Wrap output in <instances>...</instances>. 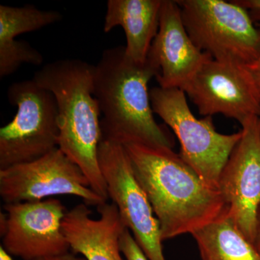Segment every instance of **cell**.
I'll list each match as a JSON object with an SVG mask.
<instances>
[{
  "instance_id": "cell-1",
  "label": "cell",
  "mask_w": 260,
  "mask_h": 260,
  "mask_svg": "<svg viewBox=\"0 0 260 260\" xmlns=\"http://www.w3.org/2000/svg\"><path fill=\"white\" fill-rule=\"evenodd\" d=\"M160 225L162 242L193 234L229 214L220 191L205 184L172 148L122 144Z\"/></svg>"
},
{
  "instance_id": "cell-2",
  "label": "cell",
  "mask_w": 260,
  "mask_h": 260,
  "mask_svg": "<svg viewBox=\"0 0 260 260\" xmlns=\"http://www.w3.org/2000/svg\"><path fill=\"white\" fill-rule=\"evenodd\" d=\"M158 73L151 59L136 62L126 54L125 47L103 51L94 73V96L103 114V138L121 144L174 148L170 132L154 119L148 83Z\"/></svg>"
},
{
  "instance_id": "cell-3",
  "label": "cell",
  "mask_w": 260,
  "mask_h": 260,
  "mask_svg": "<svg viewBox=\"0 0 260 260\" xmlns=\"http://www.w3.org/2000/svg\"><path fill=\"white\" fill-rule=\"evenodd\" d=\"M95 66L77 59L48 63L32 80L55 97L59 114L58 148L81 169L90 187L109 200L99 166L103 138L101 109L94 96Z\"/></svg>"
},
{
  "instance_id": "cell-4",
  "label": "cell",
  "mask_w": 260,
  "mask_h": 260,
  "mask_svg": "<svg viewBox=\"0 0 260 260\" xmlns=\"http://www.w3.org/2000/svg\"><path fill=\"white\" fill-rule=\"evenodd\" d=\"M154 114L172 130L181 145L179 155L207 186L218 190V181L228 159L242 136L219 133L213 116L198 119L191 112L186 94L179 88L155 87L150 90Z\"/></svg>"
},
{
  "instance_id": "cell-5",
  "label": "cell",
  "mask_w": 260,
  "mask_h": 260,
  "mask_svg": "<svg viewBox=\"0 0 260 260\" xmlns=\"http://www.w3.org/2000/svg\"><path fill=\"white\" fill-rule=\"evenodd\" d=\"M193 43L214 59L248 65L260 56V27L234 0H177Z\"/></svg>"
},
{
  "instance_id": "cell-6",
  "label": "cell",
  "mask_w": 260,
  "mask_h": 260,
  "mask_svg": "<svg viewBox=\"0 0 260 260\" xmlns=\"http://www.w3.org/2000/svg\"><path fill=\"white\" fill-rule=\"evenodd\" d=\"M17 107L13 120L0 129V170L34 161L58 148L59 114L55 97L34 80L8 89Z\"/></svg>"
},
{
  "instance_id": "cell-7",
  "label": "cell",
  "mask_w": 260,
  "mask_h": 260,
  "mask_svg": "<svg viewBox=\"0 0 260 260\" xmlns=\"http://www.w3.org/2000/svg\"><path fill=\"white\" fill-rule=\"evenodd\" d=\"M98 155L109 199L117 207L124 225L148 260H166L158 219L135 177L124 145L103 138Z\"/></svg>"
},
{
  "instance_id": "cell-8",
  "label": "cell",
  "mask_w": 260,
  "mask_h": 260,
  "mask_svg": "<svg viewBox=\"0 0 260 260\" xmlns=\"http://www.w3.org/2000/svg\"><path fill=\"white\" fill-rule=\"evenodd\" d=\"M0 215L2 247L10 256L39 260L69 252L62 231L64 205L59 200L8 203Z\"/></svg>"
},
{
  "instance_id": "cell-9",
  "label": "cell",
  "mask_w": 260,
  "mask_h": 260,
  "mask_svg": "<svg viewBox=\"0 0 260 260\" xmlns=\"http://www.w3.org/2000/svg\"><path fill=\"white\" fill-rule=\"evenodd\" d=\"M54 195H74L96 207L107 202L91 189L81 169L59 148L34 161L0 170V197L5 204Z\"/></svg>"
},
{
  "instance_id": "cell-10",
  "label": "cell",
  "mask_w": 260,
  "mask_h": 260,
  "mask_svg": "<svg viewBox=\"0 0 260 260\" xmlns=\"http://www.w3.org/2000/svg\"><path fill=\"white\" fill-rule=\"evenodd\" d=\"M204 116L222 114L243 125L260 117V99L246 65L207 59L181 88Z\"/></svg>"
},
{
  "instance_id": "cell-11",
  "label": "cell",
  "mask_w": 260,
  "mask_h": 260,
  "mask_svg": "<svg viewBox=\"0 0 260 260\" xmlns=\"http://www.w3.org/2000/svg\"><path fill=\"white\" fill-rule=\"evenodd\" d=\"M242 127V138L219 177L218 191L229 216L254 244L260 205V117L251 118Z\"/></svg>"
},
{
  "instance_id": "cell-12",
  "label": "cell",
  "mask_w": 260,
  "mask_h": 260,
  "mask_svg": "<svg viewBox=\"0 0 260 260\" xmlns=\"http://www.w3.org/2000/svg\"><path fill=\"white\" fill-rule=\"evenodd\" d=\"M148 57L158 66L159 86L181 89L211 56L200 51L189 37L177 1L162 0L158 32Z\"/></svg>"
},
{
  "instance_id": "cell-13",
  "label": "cell",
  "mask_w": 260,
  "mask_h": 260,
  "mask_svg": "<svg viewBox=\"0 0 260 260\" xmlns=\"http://www.w3.org/2000/svg\"><path fill=\"white\" fill-rule=\"evenodd\" d=\"M99 218H92L85 203H80L65 214L62 231L70 249L86 260H124L120 239L127 229L114 203L97 206Z\"/></svg>"
},
{
  "instance_id": "cell-14",
  "label": "cell",
  "mask_w": 260,
  "mask_h": 260,
  "mask_svg": "<svg viewBox=\"0 0 260 260\" xmlns=\"http://www.w3.org/2000/svg\"><path fill=\"white\" fill-rule=\"evenodd\" d=\"M162 0H109L104 30L120 26L125 32L126 54L138 63L148 58L159 28Z\"/></svg>"
},
{
  "instance_id": "cell-15",
  "label": "cell",
  "mask_w": 260,
  "mask_h": 260,
  "mask_svg": "<svg viewBox=\"0 0 260 260\" xmlns=\"http://www.w3.org/2000/svg\"><path fill=\"white\" fill-rule=\"evenodd\" d=\"M191 236L201 260H260L255 246L239 231L229 214Z\"/></svg>"
},
{
  "instance_id": "cell-16",
  "label": "cell",
  "mask_w": 260,
  "mask_h": 260,
  "mask_svg": "<svg viewBox=\"0 0 260 260\" xmlns=\"http://www.w3.org/2000/svg\"><path fill=\"white\" fill-rule=\"evenodd\" d=\"M62 15L54 10L38 9L31 5L23 7L0 5V50L9 47L15 37L60 22Z\"/></svg>"
},
{
  "instance_id": "cell-17",
  "label": "cell",
  "mask_w": 260,
  "mask_h": 260,
  "mask_svg": "<svg viewBox=\"0 0 260 260\" xmlns=\"http://www.w3.org/2000/svg\"><path fill=\"white\" fill-rule=\"evenodd\" d=\"M120 249L126 260H148L128 229L121 234Z\"/></svg>"
},
{
  "instance_id": "cell-18",
  "label": "cell",
  "mask_w": 260,
  "mask_h": 260,
  "mask_svg": "<svg viewBox=\"0 0 260 260\" xmlns=\"http://www.w3.org/2000/svg\"><path fill=\"white\" fill-rule=\"evenodd\" d=\"M237 4L245 8L253 22L260 27V0H234Z\"/></svg>"
},
{
  "instance_id": "cell-19",
  "label": "cell",
  "mask_w": 260,
  "mask_h": 260,
  "mask_svg": "<svg viewBox=\"0 0 260 260\" xmlns=\"http://www.w3.org/2000/svg\"><path fill=\"white\" fill-rule=\"evenodd\" d=\"M246 68L252 78L260 99V56L254 62L246 65Z\"/></svg>"
},
{
  "instance_id": "cell-20",
  "label": "cell",
  "mask_w": 260,
  "mask_h": 260,
  "mask_svg": "<svg viewBox=\"0 0 260 260\" xmlns=\"http://www.w3.org/2000/svg\"><path fill=\"white\" fill-rule=\"evenodd\" d=\"M39 260H86L83 256H78L74 253H65L61 255L51 256Z\"/></svg>"
},
{
  "instance_id": "cell-21",
  "label": "cell",
  "mask_w": 260,
  "mask_h": 260,
  "mask_svg": "<svg viewBox=\"0 0 260 260\" xmlns=\"http://www.w3.org/2000/svg\"><path fill=\"white\" fill-rule=\"evenodd\" d=\"M254 245L260 254V205L256 217V232Z\"/></svg>"
},
{
  "instance_id": "cell-22",
  "label": "cell",
  "mask_w": 260,
  "mask_h": 260,
  "mask_svg": "<svg viewBox=\"0 0 260 260\" xmlns=\"http://www.w3.org/2000/svg\"><path fill=\"white\" fill-rule=\"evenodd\" d=\"M0 260H13L12 256L8 254L2 246H0Z\"/></svg>"
}]
</instances>
